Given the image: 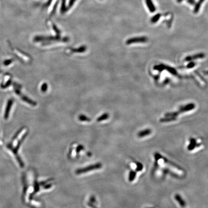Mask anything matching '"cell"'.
I'll return each mask as SVG.
<instances>
[{
	"instance_id": "6da1fadb",
	"label": "cell",
	"mask_w": 208,
	"mask_h": 208,
	"mask_svg": "<svg viewBox=\"0 0 208 208\" xmlns=\"http://www.w3.org/2000/svg\"><path fill=\"white\" fill-rule=\"evenodd\" d=\"M26 133V130L25 129L21 130L17 134L16 136H15L11 143L7 146V148H8L9 150H10L11 152H12V153L15 157L18 163L20 164L21 167H24V163L22 162L21 159L19 158L18 155V150L22 140H23V138H24L25 135Z\"/></svg>"
},
{
	"instance_id": "7a4b0ae2",
	"label": "cell",
	"mask_w": 208,
	"mask_h": 208,
	"mask_svg": "<svg viewBox=\"0 0 208 208\" xmlns=\"http://www.w3.org/2000/svg\"><path fill=\"white\" fill-rule=\"evenodd\" d=\"M35 40L36 41H60L63 42H67L69 41L68 37H61L60 35H57L56 36H49V37H43V36H37L35 37Z\"/></svg>"
},
{
	"instance_id": "3957f363",
	"label": "cell",
	"mask_w": 208,
	"mask_h": 208,
	"mask_svg": "<svg viewBox=\"0 0 208 208\" xmlns=\"http://www.w3.org/2000/svg\"><path fill=\"white\" fill-rule=\"evenodd\" d=\"M101 167H102V164L100 163H96L93 165H90L89 166L86 167L85 168L78 169L76 171V173L78 175L84 173L89 172L92 171L93 170L100 169Z\"/></svg>"
},
{
	"instance_id": "277c9868",
	"label": "cell",
	"mask_w": 208,
	"mask_h": 208,
	"mask_svg": "<svg viewBox=\"0 0 208 208\" xmlns=\"http://www.w3.org/2000/svg\"><path fill=\"white\" fill-rule=\"evenodd\" d=\"M148 41V38L145 36H141L130 38L126 41V44L128 45L137 43H145Z\"/></svg>"
},
{
	"instance_id": "5b68a950",
	"label": "cell",
	"mask_w": 208,
	"mask_h": 208,
	"mask_svg": "<svg viewBox=\"0 0 208 208\" xmlns=\"http://www.w3.org/2000/svg\"><path fill=\"white\" fill-rule=\"evenodd\" d=\"M195 107H196V105L194 103L187 104L185 106H183L181 107H180L179 109V111L178 112L180 114V113H182L183 112H186L187 111H190L194 109Z\"/></svg>"
},
{
	"instance_id": "8992f818",
	"label": "cell",
	"mask_w": 208,
	"mask_h": 208,
	"mask_svg": "<svg viewBox=\"0 0 208 208\" xmlns=\"http://www.w3.org/2000/svg\"><path fill=\"white\" fill-rule=\"evenodd\" d=\"M189 141L190 143L187 147V149L189 151L193 150L196 147H198L201 146V144L197 143L196 140L193 138H190Z\"/></svg>"
},
{
	"instance_id": "52a82bcc",
	"label": "cell",
	"mask_w": 208,
	"mask_h": 208,
	"mask_svg": "<svg viewBox=\"0 0 208 208\" xmlns=\"http://www.w3.org/2000/svg\"><path fill=\"white\" fill-rule=\"evenodd\" d=\"M205 55L203 53H199V54H196L193 55H190L187 57L186 58L185 60L187 61H191L192 60H194L197 59H201V58H204Z\"/></svg>"
},
{
	"instance_id": "ba28073f",
	"label": "cell",
	"mask_w": 208,
	"mask_h": 208,
	"mask_svg": "<svg viewBox=\"0 0 208 208\" xmlns=\"http://www.w3.org/2000/svg\"><path fill=\"white\" fill-rule=\"evenodd\" d=\"M146 5L151 13H154L156 10V8L152 0H145Z\"/></svg>"
},
{
	"instance_id": "9c48e42d",
	"label": "cell",
	"mask_w": 208,
	"mask_h": 208,
	"mask_svg": "<svg viewBox=\"0 0 208 208\" xmlns=\"http://www.w3.org/2000/svg\"><path fill=\"white\" fill-rule=\"evenodd\" d=\"M175 199L177 201L180 205V206L182 207L185 208L186 206V202L184 201L182 197L179 194H176L175 195Z\"/></svg>"
},
{
	"instance_id": "30bf717a",
	"label": "cell",
	"mask_w": 208,
	"mask_h": 208,
	"mask_svg": "<svg viewBox=\"0 0 208 208\" xmlns=\"http://www.w3.org/2000/svg\"><path fill=\"white\" fill-rule=\"evenodd\" d=\"M151 133H152L151 130L150 129H146L139 132L137 134V136L140 138H142L148 136L149 135L151 134Z\"/></svg>"
},
{
	"instance_id": "8fae6325",
	"label": "cell",
	"mask_w": 208,
	"mask_h": 208,
	"mask_svg": "<svg viewBox=\"0 0 208 208\" xmlns=\"http://www.w3.org/2000/svg\"><path fill=\"white\" fill-rule=\"evenodd\" d=\"M205 0H199L197 4H196L194 8V12L195 13H197L199 10L202 4L204 2Z\"/></svg>"
},
{
	"instance_id": "7c38bea8",
	"label": "cell",
	"mask_w": 208,
	"mask_h": 208,
	"mask_svg": "<svg viewBox=\"0 0 208 208\" xmlns=\"http://www.w3.org/2000/svg\"><path fill=\"white\" fill-rule=\"evenodd\" d=\"M86 47L85 46H83L80 47L78 49H72L70 51L72 53H82L85 51Z\"/></svg>"
},
{
	"instance_id": "4fadbf2b",
	"label": "cell",
	"mask_w": 208,
	"mask_h": 208,
	"mask_svg": "<svg viewBox=\"0 0 208 208\" xmlns=\"http://www.w3.org/2000/svg\"><path fill=\"white\" fill-rule=\"evenodd\" d=\"M161 17V14H155L154 16H153L152 18H151V22L153 24L156 23L159 20Z\"/></svg>"
},
{
	"instance_id": "5bb4252c",
	"label": "cell",
	"mask_w": 208,
	"mask_h": 208,
	"mask_svg": "<svg viewBox=\"0 0 208 208\" xmlns=\"http://www.w3.org/2000/svg\"><path fill=\"white\" fill-rule=\"evenodd\" d=\"M176 118L175 117H165L164 118H162L160 119V122H172L173 121H175Z\"/></svg>"
},
{
	"instance_id": "9a60e30c",
	"label": "cell",
	"mask_w": 208,
	"mask_h": 208,
	"mask_svg": "<svg viewBox=\"0 0 208 208\" xmlns=\"http://www.w3.org/2000/svg\"><path fill=\"white\" fill-rule=\"evenodd\" d=\"M68 10V8L66 6V0H62L61 7V13L63 14Z\"/></svg>"
},
{
	"instance_id": "2e32d148",
	"label": "cell",
	"mask_w": 208,
	"mask_h": 208,
	"mask_svg": "<svg viewBox=\"0 0 208 208\" xmlns=\"http://www.w3.org/2000/svg\"><path fill=\"white\" fill-rule=\"evenodd\" d=\"M109 118V114L108 113H105L104 114L100 116L99 118H98L97 119V121L98 122H102L103 121H105L107 119H108Z\"/></svg>"
},
{
	"instance_id": "e0dca14e",
	"label": "cell",
	"mask_w": 208,
	"mask_h": 208,
	"mask_svg": "<svg viewBox=\"0 0 208 208\" xmlns=\"http://www.w3.org/2000/svg\"><path fill=\"white\" fill-rule=\"evenodd\" d=\"M137 175V172L135 171H131L130 172L129 177V180L130 182H132L134 179Z\"/></svg>"
},
{
	"instance_id": "ac0fdd59",
	"label": "cell",
	"mask_w": 208,
	"mask_h": 208,
	"mask_svg": "<svg viewBox=\"0 0 208 208\" xmlns=\"http://www.w3.org/2000/svg\"><path fill=\"white\" fill-rule=\"evenodd\" d=\"M165 69H166L167 70H168L169 72H170L171 74H172V75H177V71H176L175 69L174 68H173L166 66Z\"/></svg>"
},
{
	"instance_id": "d6986e66",
	"label": "cell",
	"mask_w": 208,
	"mask_h": 208,
	"mask_svg": "<svg viewBox=\"0 0 208 208\" xmlns=\"http://www.w3.org/2000/svg\"><path fill=\"white\" fill-rule=\"evenodd\" d=\"M165 67L166 66L163 64H161V65H157L156 66H155L154 67V69L155 70H158L159 71H162L163 69H165Z\"/></svg>"
},
{
	"instance_id": "ffe728a7",
	"label": "cell",
	"mask_w": 208,
	"mask_h": 208,
	"mask_svg": "<svg viewBox=\"0 0 208 208\" xmlns=\"http://www.w3.org/2000/svg\"><path fill=\"white\" fill-rule=\"evenodd\" d=\"M179 114V113L178 111L174 112H171L165 114V117H175Z\"/></svg>"
},
{
	"instance_id": "44dd1931",
	"label": "cell",
	"mask_w": 208,
	"mask_h": 208,
	"mask_svg": "<svg viewBox=\"0 0 208 208\" xmlns=\"http://www.w3.org/2000/svg\"><path fill=\"white\" fill-rule=\"evenodd\" d=\"M79 120L82 122H89L90 121V119L86 116L83 115H80L79 117Z\"/></svg>"
},
{
	"instance_id": "7402d4cb",
	"label": "cell",
	"mask_w": 208,
	"mask_h": 208,
	"mask_svg": "<svg viewBox=\"0 0 208 208\" xmlns=\"http://www.w3.org/2000/svg\"><path fill=\"white\" fill-rule=\"evenodd\" d=\"M143 169V165L140 162H137V168L136 171L137 172H140Z\"/></svg>"
},
{
	"instance_id": "603a6c76",
	"label": "cell",
	"mask_w": 208,
	"mask_h": 208,
	"mask_svg": "<svg viewBox=\"0 0 208 208\" xmlns=\"http://www.w3.org/2000/svg\"><path fill=\"white\" fill-rule=\"evenodd\" d=\"M52 27H53V29H54V31H55V33H56L57 35H60V33H61V31H60V30H59V29H58V28L56 27V26L54 24H53Z\"/></svg>"
},
{
	"instance_id": "cb8c5ba5",
	"label": "cell",
	"mask_w": 208,
	"mask_h": 208,
	"mask_svg": "<svg viewBox=\"0 0 208 208\" xmlns=\"http://www.w3.org/2000/svg\"><path fill=\"white\" fill-rule=\"evenodd\" d=\"M58 2H57L55 4H54V8H53V10H52V12L51 13L50 15V18L52 17L53 16L54 14L55 13V11H56V9H57V6H58Z\"/></svg>"
},
{
	"instance_id": "d4e9b609",
	"label": "cell",
	"mask_w": 208,
	"mask_h": 208,
	"mask_svg": "<svg viewBox=\"0 0 208 208\" xmlns=\"http://www.w3.org/2000/svg\"><path fill=\"white\" fill-rule=\"evenodd\" d=\"M76 0H70L69 1V4H68V6L67 7L68 8V9H70L71 7L73 6V5L74 4V3L75 2Z\"/></svg>"
},
{
	"instance_id": "484cf974",
	"label": "cell",
	"mask_w": 208,
	"mask_h": 208,
	"mask_svg": "<svg viewBox=\"0 0 208 208\" xmlns=\"http://www.w3.org/2000/svg\"><path fill=\"white\" fill-rule=\"evenodd\" d=\"M41 89H42V91H43V92H45L46 91H47V84L46 83H43V85L42 86Z\"/></svg>"
},
{
	"instance_id": "4316f807",
	"label": "cell",
	"mask_w": 208,
	"mask_h": 208,
	"mask_svg": "<svg viewBox=\"0 0 208 208\" xmlns=\"http://www.w3.org/2000/svg\"><path fill=\"white\" fill-rule=\"evenodd\" d=\"M195 66V63L194 62H192L189 63L187 65V67L189 68H192L194 67Z\"/></svg>"
},
{
	"instance_id": "83f0119b",
	"label": "cell",
	"mask_w": 208,
	"mask_h": 208,
	"mask_svg": "<svg viewBox=\"0 0 208 208\" xmlns=\"http://www.w3.org/2000/svg\"><path fill=\"white\" fill-rule=\"evenodd\" d=\"M187 2L189 3L190 4H194L195 3V0H188Z\"/></svg>"
},
{
	"instance_id": "f1b7e54d",
	"label": "cell",
	"mask_w": 208,
	"mask_h": 208,
	"mask_svg": "<svg viewBox=\"0 0 208 208\" xmlns=\"http://www.w3.org/2000/svg\"><path fill=\"white\" fill-rule=\"evenodd\" d=\"M183 0H177V1H178V2H179V3H180V2H182Z\"/></svg>"
},
{
	"instance_id": "f546056e",
	"label": "cell",
	"mask_w": 208,
	"mask_h": 208,
	"mask_svg": "<svg viewBox=\"0 0 208 208\" xmlns=\"http://www.w3.org/2000/svg\"><path fill=\"white\" fill-rule=\"evenodd\" d=\"M205 74H208V71H207L205 72Z\"/></svg>"
},
{
	"instance_id": "4dcf8cb0",
	"label": "cell",
	"mask_w": 208,
	"mask_h": 208,
	"mask_svg": "<svg viewBox=\"0 0 208 208\" xmlns=\"http://www.w3.org/2000/svg\"></svg>"
}]
</instances>
